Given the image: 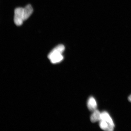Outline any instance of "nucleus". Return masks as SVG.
<instances>
[{"label":"nucleus","mask_w":131,"mask_h":131,"mask_svg":"<svg viewBox=\"0 0 131 131\" xmlns=\"http://www.w3.org/2000/svg\"><path fill=\"white\" fill-rule=\"evenodd\" d=\"M101 119V113L100 111L96 110L91 115L90 119L91 122L92 123H95L98 121H100Z\"/></svg>","instance_id":"6"},{"label":"nucleus","mask_w":131,"mask_h":131,"mask_svg":"<svg viewBox=\"0 0 131 131\" xmlns=\"http://www.w3.org/2000/svg\"><path fill=\"white\" fill-rule=\"evenodd\" d=\"M99 125L101 128L104 130L112 131L114 130V126L105 121L103 120L100 121Z\"/></svg>","instance_id":"3"},{"label":"nucleus","mask_w":131,"mask_h":131,"mask_svg":"<svg viewBox=\"0 0 131 131\" xmlns=\"http://www.w3.org/2000/svg\"><path fill=\"white\" fill-rule=\"evenodd\" d=\"M101 120L105 121L114 127V123L112 119L108 113L105 111L101 113Z\"/></svg>","instance_id":"7"},{"label":"nucleus","mask_w":131,"mask_h":131,"mask_svg":"<svg viewBox=\"0 0 131 131\" xmlns=\"http://www.w3.org/2000/svg\"><path fill=\"white\" fill-rule=\"evenodd\" d=\"M128 100L129 101L131 102V95L129 96L128 97Z\"/></svg>","instance_id":"8"},{"label":"nucleus","mask_w":131,"mask_h":131,"mask_svg":"<svg viewBox=\"0 0 131 131\" xmlns=\"http://www.w3.org/2000/svg\"><path fill=\"white\" fill-rule=\"evenodd\" d=\"M87 105L88 109L92 112H94L96 110L97 103L94 97H91L89 98L88 101Z\"/></svg>","instance_id":"4"},{"label":"nucleus","mask_w":131,"mask_h":131,"mask_svg":"<svg viewBox=\"0 0 131 131\" xmlns=\"http://www.w3.org/2000/svg\"><path fill=\"white\" fill-rule=\"evenodd\" d=\"M65 50L63 45H60L55 47L49 54L48 58L53 63H60L63 60V57L62 55Z\"/></svg>","instance_id":"1"},{"label":"nucleus","mask_w":131,"mask_h":131,"mask_svg":"<svg viewBox=\"0 0 131 131\" xmlns=\"http://www.w3.org/2000/svg\"><path fill=\"white\" fill-rule=\"evenodd\" d=\"M24 20H27L32 14L33 9L30 4L27 5L24 8Z\"/></svg>","instance_id":"5"},{"label":"nucleus","mask_w":131,"mask_h":131,"mask_svg":"<svg viewBox=\"0 0 131 131\" xmlns=\"http://www.w3.org/2000/svg\"><path fill=\"white\" fill-rule=\"evenodd\" d=\"M14 20L16 25L17 26L22 25L24 21V8L19 7L15 9Z\"/></svg>","instance_id":"2"}]
</instances>
